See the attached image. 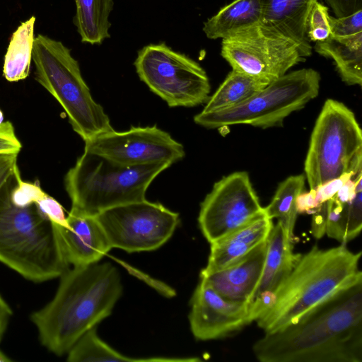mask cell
Wrapping results in <instances>:
<instances>
[{
    "mask_svg": "<svg viewBox=\"0 0 362 362\" xmlns=\"http://www.w3.org/2000/svg\"><path fill=\"white\" fill-rule=\"evenodd\" d=\"M260 0H235L225 6L204 23L209 39H224L261 21Z\"/></svg>",
    "mask_w": 362,
    "mask_h": 362,
    "instance_id": "cell-21",
    "label": "cell"
},
{
    "mask_svg": "<svg viewBox=\"0 0 362 362\" xmlns=\"http://www.w3.org/2000/svg\"><path fill=\"white\" fill-rule=\"evenodd\" d=\"M95 217L112 249L128 252L159 248L171 238L180 222L177 212L146 199L112 207Z\"/></svg>",
    "mask_w": 362,
    "mask_h": 362,
    "instance_id": "cell-11",
    "label": "cell"
},
{
    "mask_svg": "<svg viewBox=\"0 0 362 362\" xmlns=\"http://www.w3.org/2000/svg\"><path fill=\"white\" fill-rule=\"evenodd\" d=\"M40 211L53 224L67 226V216L63 206L53 197L44 192L35 203Z\"/></svg>",
    "mask_w": 362,
    "mask_h": 362,
    "instance_id": "cell-30",
    "label": "cell"
},
{
    "mask_svg": "<svg viewBox=\"0 0 362 362\" xmlns=\"http://www.w3.org/2000/svg\"><path fill=\"white\" fill-rule=\"evenodd\" d=\"M134 64L141 81L170 107H194L209 98L211 86L204 69L165 42L144 47Z\"/></svg>",
    "mask_w": 362,
    "mask_h": 362,
    "instance_id": "cell-9",
    "label": "cell"
},
{
    "mask_svg": "<svg viewBox=\"0 0 362 362\" xmlns=\"http://www.w3.org/2000/svg\"><path fill=\"white\" fill-rule=\"evenodd\" d=\"M2 158V157H1Z\"/></svg>",
    "mask_w": 362,
    "mask_h": 362,
    "instance_id": "cell-41",
    "label": "cell"
},
{
    "mask_svg": "<svg viewBox=\"0 0 362 362\" xmlns=\"http://www.w3.org/2000/svg\"><path fill=\"white\" fill-rule=\"evenodd\" d=\"M67 226L54 225L64 256L69 265L98 262L111 249L95 216L70 211Z\"/></svg>",
    "mask_w": 362,
    "mask_h": 362,
    "instance_id": "cell-16",
    "label": "cell"
},
{
    "mask_svg": "<svg viewBox=\"0 0 362 362\" xmlns=\"http://www.w3.org/2000/svg\"><path fill=\"white\" fill-rule=\"evenodd\" d=\"M265 214L247 225L210 244L208 262L200 274L225 269L245 257L267 240L273 228Z\"/></svg>",
    "mask_w": 362,
    "mask_h": 362,
    "instance_id": "cell-19",
    "label": "cell"
},
{
    "mask_svg": "<svg viewBox=\"0 0 362 362\" xmlns=\"http://www.w3.org/2000/svg\"><path fill=\"white\" fill-rule=\"evenodd\" d=\"M325 204V234L328 237L346 244L358 235L362 228V189L347 202H341L333 197Z\"/></svg>",
    "mask_w": 362,
    "mask_h": 362,
    "instance_id": "cell-22",
    "label": "cell"
},
{
    "mask_svg": "<svg viewBox=\"0 0 362 362\" xmlns=\"http://www.w3.org/2000/svg\"><path fill=\"white\" fill-rule=\"evenodd\" d=\"M32 59L35 80L58 101L72 129L84 141L113 130L108 115L91 95L78 62L62 42L37 35Z\"/></svg>",
    "mask_w": 362,
    "mask_h": 362,
    "instance_id": "cell-6",
    "label": "cell"
},
{
    "mask_svg": "<svg viewBox=\"0 0 362 362\" xmlns=\"http://www.w3.org/2000/svg\"><path fill=\"white\" fill-rule=\"evenodd\" d=\"M60 278L52 300L30 317L41 344L58 356L109 316L122 292L119 273L109 262L74 267Z\"/></svg>",
    "mask_w": 362,
    "mask_h": 362,
    "instance_id": "cell-2",
    "label": "cell"
},
{
    "mask_svg": "<svg viewBox=\"0 0 362 362\" xmlns=\"http://www.w3.org/2000/svg\"><path fill=\"white\" fill-rule=\"evenodd\" d=\"M264 214L248 173H230L214 183L201 204L198 223L211 244Z\"/></svg>",
    "mask_w": 362,
    "mask_h": 362,
    "instance_id": "cell-12",
    "label": "cell"
},
{
    "mask_svg": "<svg viewBox=\"0 0 362 362\" xmlns=\"http://www.w3.org/2000/svg\"><path fill=\"white\" fill-rule=\"evenodd\" d=\"M76 14L74 23L82 42L101 44L110 37L109 16L113 0H74Z\"/></svg>",
    "mask_w": 362,
    "mask_h": 362,
    "instance_id": "cell-23",
    "label": "cell"
},
{
    "mask_svg": "<svg viewBox=\"0 0 362 362\" xmlns=\"http://www.w3.org/2000/svg\"><path fill=\"white\" fill-rule=\"evenodd\" d=\"M305 182L303 174L289 176L279 185L272 201L264 207L265 215L277 218L292 238L298 215L296 198L303 191Z\"/></svg>",
    "mask_w": 362,
    "mask_h": 362,
    "instance_id": "cell-27",
    "label": "cell"
},
{
    "mask_svg": "<svg viewBox=\"0 0 362 362\" xmlns=\"http://www.w3.org/2000/svg\"><path fill=\"white\" fill-rule=\"evenodd\" d=\"M304 171L310 189L346 173L362 175L361 129L344 103L325 102L311 133Z\"/></svg>",
    "mask_w": 362,
    "mask_h": 362,
    "instance_id": "cell-7",
    "label": "cell"
},
{
    "mask_svg": "<svg viewBox=\"0 0 362 362\" xmlns=\"http://www.w3.org/2000/svg\"><path fill=\"white\" fill-rule=\"evenodd\" d=\"M293 240L279 221L267 238V252L259 282L248 300L250 313L256 321L270 305L272 298L288 276L300 254H295Z\"/></svg>",
    "mask_w": 362,
    "mask_h": 362,
    "instance_id": "cell-15",
    "label": "cell"
},
{
    "mask_svg": "<svg viewBox=\"0 0 362 362\" xmlns=\"http://www.w3.org/2000/svg\"><path fill=\"white\" fill-rule=\"evenodd\" d=\"M190 305V329L198 340L227 337L253 322L247 302L223 298L203 279L194 290Z\"/></svg>",
    "mask_w": 362,
    "mask_h": 362,
    "instance_id": "cell-14",
    "label": "cell"
},
{
    "mask_svg": "<svg viewBox=\"0 0 362 362\" xmlns=\"http://www.w3.org/2000/svg\"><path fill=\"white\" fill-rule=\"evenodd\" d=\"M221 54L232 69L269 83L304 60L291 40L261 23L222 39Z\"/></svg>",
    "mask_w": 362,
    "mask_h": 362,
    "instance_id": "cell-10",
    "label": "cell"
},
{
    "mask_svg": "<svg viewBox=\"0 0 362 362\" xmlns=\"http://www.w3.org/2000/svg\"><path fill=\"white\" fill-rule=\"evenodd\" d=\"M317 0H260V23L291 40L301 57L312 54L307 36V21Z\"/></svg>",
    "mask_w": 362,
    "mask_h": 362,
    "instance_id": "cell-18",
    "label": "cell"
},
{
    "mask_svg": "<svg viewBox=\"0 0 362 362\" xmlns=\"http://www.w3.org/2000/svg\"><path fill=\"white\" fill-rule=\"evenodd\" d=\"M337 18L345 17L362 10V0H326Z\"/></svg>",
    "mask_w": 362,
    "mask_h": 362,
    "instance_id": "cell-34",
    "label": "cell"
},
{
    "mask_svg": "<svg viewBox=\"0 0 362 362\" xmlns=\"http://www.w3.org/2000/svg\"><path fill=\"white\" fill-rule=\"evenodd\" d=\"M315 50L334 60L341 80L348 85L362 83V33L316 42Z\"/></svg>",
    "mask_w": 362,
    "mask_h": 362,
    "instance_id": "cell-20",
    "label": "cell"
},
{
    "mask_svg": "<svg viewBox=\"0 0 362 362\" xmlns=\"http://www.w3.org/2000/svg\"><path fill=\"white\" fill-rule=\"evenodd\" d=\"M11 361V359L0 350V362H7Z\"/></svg>",
    "mask_w": 362,
    "mask_h": 362,
    "instance_id": "cell-38",
    "label": "cell"
},
{
    "mask_svg": "<svg viewBox=\"0 0 362 362\" xmlns=\"http://www.w3.org/2000/svg\"><path fill=\"white\" fill-rule=\"evenodd\" d=\"M11 315L12 310L10 306L0 296V341L4 337Z\"/></svg>",
    "mask_w": 362,
    "mask_h": 362,
    "instance_id": "cell-37",
    "label": "cell"
},
{
    "mask_svg": "<svg viewBox=\"0 0 362 362\" xmlns=\"http://www.w3.org/2000/svg\"><path fill=\"white\" fill-rule=\"evenodd\" d=\"M267 241L259 245L235 264L221 270L200 274V279H203L226 299L248 302L262 274L267 252Z\"/></svg>",
    "mask_w": 362,
    "mask_h": 362,
    "instance_id": "cell-17",
    "label": "cell"
},
{
    "mask_svg": "<svg viewBox=\"0 0 362 362\" xmlns=\"http://www.w3.org/2000/svg\"><path fill=\"white\" fill-rule=\"evenodd\" d=\"M269 83L232 69L215 93L209 96L202 112H217L238 106Z\"/></svg>",
    "mask_w": 362,
    "mask_h": 362,
    "instance_id": "cell-24",
    "label": "cell"
},
{
    "mask_svg": "<svg viewBox=\"0 0 362 362\" xmlns=\"http://www.w3.org/2000/svg\"><path fill=\"white\" fill-rule=\"evenodd\" d=\"M18 154H7L0 158V187L13 173L17 165Z\"/></svg>",
    "mask_w": 362,
    "mask_h": 362,
    "instance_id": "cell-36",
    "label": "cell"
},
{
    "mask_svg": "<svg viewBox=\"0 0 362 362\" xmlns=\"http://www.w3.org/2000/svg\"><path fill=\"white\" fill-rule=\"evenodd\" d=\"M21 148L12 123L3 122L0 124V154H18Z\"/></svg>",
    "mask_w": 362,
    "mask_h": 362,
    "instance_id": "cell-32",
    "label": "cell"
},
{
    "mask_svg": "<svg viewBox=\"0 0 362 362\" xmlns=\"http://www.w3.org/2000/svg\"><path fill=\"white\" fill-rule=\"evenodd\" d=\"M44 193L39 185L19 181L13 191V202L21 206L35 204L37 199Z\"/></svg>",
    "mask_w": 362,
    "mask_h": 362,
    "instance_id": "cell-31",
    "label": "cell"
},
{
    "mask_svg": "<svg viewBox=\"0 0 362 362\" xmlns=\"http://www.w3.org/2000/svg\"><path fill=\"white\" fill-rule=\"evenodd\" d=\"M21 180L17 167L0 187V262L34 282L60 277L69 264L53 223L35 204L21 206L12 199Z\"/></svg>",
    "mask_w": 362,
    "mask_h": 362,
    "instance_id": "cell-4",
    "label": "cell"
},
{
    "mask_svg": "<svg viewBox=\"0 0 362 362\" xmlns=\"http://www.w3.org/2000/svg\"><path fill=\"white\" fill-rule=\"evenodd\" d=\"M320 205L317 199L314 189H311L308 192L303 191L296 198L298 214H313Z\"/></svg>",
    "mask_w": 362,
    "mask_h": 362,
    "instance_id": "cell-35",
    "label": "cell"
},
{
    "mask_svg": "<svg viewBox=\"0 0 362 362\" xmlns=\"http://www.w3.org/2000/svg\"><path fill=\"white\" fill-rule=\"evenodd\" d=\"M361 252L346 244L329 249L314 245L301 255L274 294L267 309L256 320L264 333L297 322L332 296L362 279L358 264Z\"/></svg>",
    "mask_w": 362,
    "mask_h": 362,
    "instance_id": "cell-3",
    "label": "cell"
},
{
    "mask_svg": "<svg viewBox=\"0 0 362 362\" xmlns=\"http://www.w3.org/2000/svg\"><path fill=\"white\" fill-rule=\"evenodd\" d=\"M3 120H4L3 113L0 110V124L4 122Z\"/></svg>",
    "mask_w": 362,
    "mask_h": 362,
    "instance_id": "cell-39",
    "label": "cell"
},
{
    "mask_svg": "<svg viewBox=\"0 0 362 362\" xmlns=\"http://www.w3.org/2000/svg\"><path fill=\"white\" fill-rule=\"evenodd\" d=\"M262 362H361L362 279L252 346Z\"/></svg>",
    "mask_w": 362,
    "mask_h": 362,
    "instance_id": "cell-1",
    "label": "cell"
},
{
    "mask_svg": "<svg viewBox=\"0 0 362 362\" xmlns=\"http://www.w3.org/2000/svg\"><path fill=\"white\" fill-rule=\"evenodd\" d=\"M5 155H7V154H0V158H1V157H3L4 156H5Z\"/></svg>",
    "mask_w": 362,
    "mask_h": 362,
    "instance_id": "cell-40",
    "label": "cell"
},
{
    "mask_svg": "<svg viewBox=\"0 0 362 362\" xmlns=\"http://www.w3.org/2000/svg\"><path fill=\"white\" fill-rule=\"evenodd\" d=\"M320 83V74L310 68L286 73L239 105L217 112L202 111L194 120L208 129L234 124L263 129L281 126L288 116L317 96Z\"/></svg>",
    "mask_w": 362,
    "mask_h": 362,
    "instance_id": "cell-8",
    "label": "cell"
},
{
    "mask_svg": "<svg viewBox=\"0 0 362 362\" xmlns=\"http://www.w3.org/2000/svg\"><path fill=\"white\" fill-rule=\"evenodd\" d=\"M354 177L352 173H346L315 187L314 189L319 204H321L332 199L347 180Z\"/></svg>",
    "mask_w": 362,
    "mask_h": 362,
    "instance_id": "cell-33",
    "label": "cell"
},
{
    "mask_svg": "<svg viewBox=\"0 0 362 362\" xmlns=\"http://www.w3.org/2000/svg\"><path fill=\"white\" fill-rule=\"evenodd\" d=\"M332 36L348 37L362 33V10L345 17L329 16Z\"/></svg>",
    "mask_w": 362,
    "mask_h": 362,
    "instance_id": "cell-29",
    "label": "cell"
},
{
    "mask_svg": "<svg viewBox=\"0 0 362 362\" xmlns=\"http://www.w3.org/2000/svg\"><path fill=\"white\" fill-rule=\"evenodd\" d=\"M329 15L327 6L316 1L312 7L307 21V36L313 42H322L332 36Z\"/></svg>",
    "mask_w": 362,
    "mask_h": 362,
    "instance_id": "cell-28",
    "label": "cell"
},
{
    "mask_svg": "<svg viewBox=\"0 0 362 362\" xmlns=\"http://www.w3.org/2000/svg\"><path fill=\"white\" fill-rule=\"evenodd\" d=\"M69 362L118 361V362H160L191 361V358H147L128 357L119 353L103 341L97 334L95 327L84 333L68 351Z\"/></svg>",
    "mask_w": 362,
    "mask_h": 362,
    "instance_id": "cell-26",
    "label": "cell"
},
{
    "mask_svg": "<svg viewBox=\"0 0 362 362\" xmlns=\"http://www.w3.org/2000/svg\"><path fill=\"white\" fill-rule=\"evenodd\" d=\"M35 17L21 23L11 35L4 56L3 74L10 82L25 79L30 73L35 40Z\"/></svg>",
    "mask_w": 362,
    "mask_h": 362,
    "instance_id": "cell-25",
    "label": "cell"
},
{
    "mask_svg": "<svg viewBox=\"0 0 362 362\" xmlns=\"http://www.w3.org/2000/svg\"><path fill=\"white\" fill-rule=\"evenodd\" d=\"M84 142L85 151L124 165L156 163L172 165L185 156L182 144L156 126L133 127L124 132L113 129Z\"/></svg>",
    "mask_w": 362,
    "mask_h": 362,
    "instance_id": "cell-13",
    "label": "cell"
},
{
    "mask_svg": "<svg viewBox=\"0 0 362 362\" xmlns=\"http://www.w3.org/2000/svg\"><path fill=\"white\" fill-rule=\"evenodd\" d=\"M170 165H124L84 150L64 177L71 210L95 216L112 207L144 200L153 180Z\"/></svg>",
    "mask_w": 362,
    "mask_h": 362,
    "instance_id": "cell-5",
    "label": "cell"
}]
</instances>
